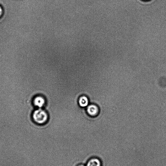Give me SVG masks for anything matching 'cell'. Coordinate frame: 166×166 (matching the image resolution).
<instances>
[{
  "label": "cell",
  "instance_id": "obj_1",
  "mask_svg": "<svg viewBox=\"0 0 166 166\" xmlns=\"http://www.w3.org/2000/svg\"><path fill=\"white\" fill-rule=\"evenodd\" d=\"M32 117L34 121L39 124L46 123L48 119L47 113L42 108H38L35 110L33 113Z\"/></svg>",
  "mask_w": 166,
  "mask_h": 166
},
{
  "label": "cell",
  "instance_id": "obj_2",
  "mask_svg": "<svg viewBox=\"0 0 166 166\" xmlns=\"http://www.w3.org/2000/svg\"><path fill=\"white\" fill-rule=\"evenodd\" d=\"M87 111L90 116L95 117L99 114V109L98 107L96 105L91 104L87 107Z\"/></svg>",
  "mask_w": 166,
  "mask_h": 166
},
{
  "label": "cell",
  "instance_id": "obj_3",
  "mask_svg": "<svg viewBox=\"0 0 166 166\" xmlns=\"http://www.w3.org/2000/svg\"><path fill=\"white\" fill-rule=\"evenodd\" d=\"M33 103L34 105L38 108H42L45 106V100L41 96H38L34 99Z\"/></svg>",
  "mask_w": 166,
  "mask_h": 166
},
{
  "label": "cell",
  "instance_id": "obj_4",
  "mask_svg": "<svg viewBox=\"0 0 166 166\" xmlns=\"http://www.w3.org/2000/svg\"><path fill=\"white\" fill-rule=\"evenodd\" d=\"M86 166H102V163L99 158L94 157L90 159L87 162Z\"/></svg>",
  "mask_w": 166,
  "mask_h": 166
},
{
  "label": "cell",
  "instance_id": "obj_5",
  "mask_svg": "<svg viewBox=\"0 0 166 166\" xmlns=\"http://www.w3.org/2000/svg\"><path fill=\"white\" fill-rule=\"evenodd\" d=\"M78 103L81 107H85L88 106L89 100L85 96H82L78 100Z\"/></svg>",
  "mask_w": 166,
  "mask_h": 166
},
{
  "label": "cell",
  "instance_id": "obj_6",
  "mask_svg": "<svg viewBox=\"0 0 166 166\" xmlns=\"http://www.w3.org/2000/svg\"><path fill=\"white\" fill-rule=\"evenodd\" d=\"M4 14V10L2 7L0 5V19L2 18Z\"/></svg>",
  "mask_w": 166,
  "mask_h": 166
},
{
  "label": "cell",
  "instance_id": "obj_7",
  "mask_svg": "<svg viewBox=\"0 0 166 166\" xmlns=\"http://www.w3.org/2000/svg\"><path fill=\"white\" fill-rule=\"evenodd\" d=\"M77 166H86L84 164H80L78 165Z\"/></svg>",
  "mask_w": 166,
  "mask_h": 166
},
{
  "label": "cell",
  "instance_id": "obj_8",
  "mask_svg": "<svg viewBox=\"0 0 166 166\" xmlns=\"http://www.w3.org/2000/svg\"><path fill=\"white\" fill-rule=\"evenodd\" d=\"M144 1H149V0H144Z\"/></svg>",
  "mask_w": 166,
  "mask_h": 166
}]
</instances>
